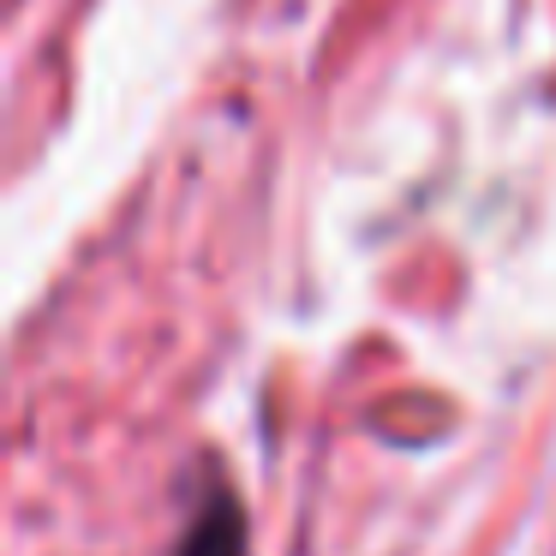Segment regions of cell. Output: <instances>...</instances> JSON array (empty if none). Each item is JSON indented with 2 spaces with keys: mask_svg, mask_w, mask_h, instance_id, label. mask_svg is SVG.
Wrapping results in <instances>:
<instances>
[{
  "mask_svg": "<svg viewBox=\"0 0 556 556\" xmlns=\"http://www.w3.org/2000/svg\"><path fill=\"white\" fill-rule=\"evenodd\" d=\"M180 556H245V515L228 484H216L204 496V508L192 515V527L180 539Z\"/></svg>",
  "mask_w": 556,
  "mask_h": 556,
  "instance_id": "obj_1",
  "label": "cell"
}]
</instances>
